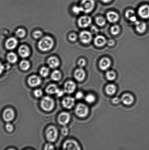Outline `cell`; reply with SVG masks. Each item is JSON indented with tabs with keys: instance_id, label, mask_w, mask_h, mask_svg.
<instances>
[{
	"instance_id": "f907efd6",
	"label": "cell",
	"mask_w": 149,
	"mask_h": 150,
	"mask_svg": "<svg viewBox=\"0 0 149 150\" xmlns=\"http://www.w3.org/2000/svg\"><path fill=\"white\" fill-rule=\"evenodd\" d=\"M92 31L93 32H97L98 31V29H97V28L95 27V26H93V27L92 28Z\"/></svg>"
},
{
	"instance_id": "bcb514c9",
	"label": "cell",
	"mask_w": 149,
	"mask_h": 150,
	"mask_svg": "<svg viewBox=\"0 0 149 150\" xmlns=\"http://www.w3.org/2000/svg\"><path fill=\"white\" fill-rule=\"evenodd\" d=\"M4 67L3 65L0 62V75H1L4 71Z\"/></svg>"
},
{
	"instance_id": "f35d334b",
	"label": "cell",
	"mask_w": 149,
	"mask_h": 150,
	"mask_svg": "<svg viewBox=\"0 0 149 150\" xmlns=\"http://www.w3.org/2000/svg\"><path fill=\"white\" fill-rule=\"evenodd\" d=\"M42 33L40 30H36L33 34L34 38L36 39H38L42 36Z\"/></svg>"
},
{
	"instance_id": "30bf717a",
	"label": "cell",
	"mask_w": 149,
	"mask_h": 150,
	"mask_svg": "<svg viewBox=\"0 0 149 150\" xmlns=\"http://www.w3.org/2000/svg\"><path fill=\"white\" fill-rule=\"evenodd\" d=\"M92 21L91 18L89 17V16H81L78 19V25L80 27L82 28H87L91 24Z\"/></svg>"
},
{
	"instance_id": "1f68e13d",
	"label": "cell",
	"mask_w": 149,
	"mask_h": 150,
	"mask_svg": "<svg viewBox=\"0 0 149 150\" xmlns=\"http://www.w3.org/2000/svg\"><path fill=\"white\" fill-rule=\"evenodd\" d=\"M49 73V69L46 67H43L41 68L39 73L42 77H45L47 76Z\"/></svg>"
},
{
	"instance_id": "e0dca14e",
	"label": "cell",
	"mask_w": 149,
	"mask_h": 150,
	"mask_svg": "<svg viewBox=\"0 0 149 150\" xmlns=\"http://www.w3.org/2000/svg\"><path fill=\"white\" fill-rule=\"evenodd\" d=\"M85 71L81 68L77 69L74 71V78L78 81H82L85 79Z\"/></svg>"
},
{
	"instance_id": "d590c367",
	"label": "cell",
	"mask_w": 149,
	"mask_h": 150,
	"mask_svg": "<svg viewBox=\"0 0 149 150\" xmlns=\"http://www.w3.org/2000/svg\"><path fill=\"white\" fill-rule=\"evenodd\" d=\"M34 94L35 97L37 98H39L41 97L43 95V92L40 89H37L34 91Z\"/></svg>"
},
{
	"instance_id": "d6a6232c",
	"label": "cell",
	"mask_w": 149,
	"mask_h": 150,
	"mask_svg": "<svg viewBox=\"0 0 149 150\" xmlns=\"http://www.w3.org/2000/svg\"><path fill=\"white\" fill-rule=\"evenodd\" d=\"M85 101L88 103L91 104L95 101L96 98L92 94H89L85 97Z\"/></svg>"
},
{
	"instance_id": "ac0fdd59",
	"label": "cell",
	"mask_w": 149,
	"mask_h": 150,
	"mask_svg": "<svg viewBox=\"0 0 149 150\" xmlns=\"http://www.w3.org/2000/svg\"><path fill=\"white\" fill-rule=\"evenodd\" d=\"M17 45V41L16 38H11L7 40L6 42V48L9 50L15 49Z\"/></svg>"
},
{
	"instance_id": "7dc6e473",
	"label": "cell",
	"mask_w": 149,
	"mask_h": 150,
	"mask_svg": "<svg viewBox=\"0 0 149 150\" xmlns=\"http://www.w3.org/2000/svg\"><path fill=\"white\" fill-rule=\"evenodd\" d=\"M129 20L131 22L134 23H135L137 21L136 17L135 16H133V17H131V18L129 19Z\"/></svg>"
},
{
	"instance_id": "8992f818",
	"label": "cell",
	"mask_w": 149,
	"mask_h": 150,
	"mask_svg": "<svg viewBox=\"0 0 149 150\" xmlns=\"http://www.w3.org/2000/svg\"><path fill=\"white\" fill-rule=\"evenodd\" d=\"M63 149L64 150H80L81 148L76 141L73 139H68L65 141L63 145Z\"/></svg>"
},
{
	"instance_id": "d6986e66",
	"label": "cell",
	"mask_w": 149,
	"mask_h": 150,
	"mask_svg": "<svg viewBox=\"0 0 149 150\" xmlns=\"http://www.w3.org/2000/svg\"><path fill=\"white\" fill-rule=\"evenodd\" d=\"M18 52L22 58H26L30 55V50L27 46L25 45H22L19 48Z\"/></svg>"
},
{
	"instance_id": "5bb4252c",
	"label": "cell",
	"mask_w": 149,
	"mask_h": 150,
	"mask_svg": "<svg viewBox=\"0 0 149 150\" xmlns=\"http://www.w3.org/2000/svg\"><path fill=\"white\" fill-rule=\"evenodd\" d=\"M41 82V79L39 76L33 75L30 76L28 80V83L30 86L34 87L38 86Z\"/></svg>"
},
{
	"instance_id": "277c9868",
	"label": "cell",
	"mask_w": 149,
	"mask_h": 150,
	"mask_svg": "<svg viewBox=\"0 0 149 150\" xmlns=\"http://www.w3.org/2000/svg\"><path fill=\"white\" fill-rule=\"evenodd\" d=\"M95 2L94 0H83L80 7L82 12L86 13L91 12L94 9Z\"/></svg>"
},
{
	"instance_id": "7402d4cb",
	"label": "cell",
	"mask_w": 149,
	"mask_h": 150,
	"mask_svg": "<svg viewBox=\"0 0 149 150\" xmlns=\"http://www.w3.org/2000/svg\"><path fill=\"white\" fill-rule=\"evenodd\" d=\"M135 23L136 29L139 33H143L146 31L147 28V25L144 22L137 21Z\"/></svg>"
},
{
	"instance_id": "d4e9b609",
	"label": "cell",
	"mask_w": 149,
	"mask_h": 150,
	"mask_svg": "<svg viewBox=\"0 0 149 150\" xmlns=\"http://www.w3.org/2000/svg\"><path fill=\"white\" fill-rule=\"evenodd\" d=\"M116 87L115 85L110 84L106 87V93L109 95H112L116 92Z\"/></svg>"
},
{
	"instance_id": "c3c4849f",
	"label": "cell",
	"mask_w": 149,
	"mask_h": 150,
	"mask_svg": "<svg viewBox=\"0 0 149 150\" xmlns=\"http://www.w3.org/2000/svg\"><path fill=\"white\" fill-rule=\"evenodd\" d=\"M112 101L114 104H118L119 102L120 99L118 98H113Z\"/></svg>"
},
{
	"instance_id": "5b68a950",
	"label": "cell",
	"mask_w": 149,
	"mask_h": 150,
	"mask_svg": "<svg viewBox=\"0 0 149 150\" xmlns=\"http://www.w3.org/2000/svg\"><path fill=\"white\" fill-rule=\"evenodd\" d=\"M89 112L88 107L85 104H79L77 105L75 109V113L78 117H85L87 115Z\"/></svg>"
},
{
	"instance_id": "603a6c76",
	"label": "cell",
	"mask_w": 149,
	"mask_h": 150,
	"mask_svg": "<svg viewBox=\"0 0 149 150\" xmlns=\"http://www.w3.org/2000/svg\"><path fill=\"white\" fill-rule=\"evenodd\" d=\"M48 64L50 68L55 69L59 66V60L57 57H52L48 59Z\"/></svg>"
},
{
	"instance_id": "b9f144b4",
	"label": "cell",
	"mask_w": 149,
	"mask_h": 150,
	"mask_svg": "<svg viewBox=\"0 0 149 150\" xmlns=\"http://www.w3.org/2000/svg\"><path fill=\"white\" fill-rule=\"evenodd\" d=\"M69 38L70 40L71 41V42H74V41L76 40L77 36L75 33H72L69 35Z\"/></svg>"
},
{
	"instance_id": "ee69618b",
	"label": "cell",
	"mask_w": 149,
	"mask_h": 150,
	"mask_svg": "<svg viewBox=\"0 0 149 150\" xmlns=\"http://www.w3.org/2000/svg\"><path fill=\"white\" fill-rule=\"evenodd\" d=\"M83 94L81 92H78L77 93L76 95V98L77 99H80L83 98Z\"/></svg>"
},
{
	"instance_id": "83f0119b",
	"label": "cell",
	"mask_w": 149,
	"mask_h": 150,
	"mask_svg": "<svg viewBox=\"0 0 149 150\" xmlns=\"http://www.w3.org/2000/svg\"><path fill=\"white\" fill-rule=\"evenodd\" d=\"M30 67V63L26 60H22L20 63V69L23 71H27Z\"/></svg>"
},
{
	"instance_id": "52a82bcc",
	"label": "cell",
	"mask_w": 149,
	"mask_h": 150,
	"mask_svg": "<svg viewBox=\"0 0 149 150\" xmlns=\"http://www.w3.org/2000/svg\"><path fill=\"white\" fill-rule=\"evenodd\" d=\"M15 114L14 110L11 108H7L4 110L2 114L3 120L9 122L14 120Z\"/></svg>"
},
{
	"instance_id": "7a4b0ae2",
	"label": "cell",
	"mask_w": 149,
	"mask_h": 150,
	"mask_svg": "<svg viewBox=\"0 0 149 150\" xmlns=\"http://www.w3.org/2000/svg\"><path fill=\"white\" fill-rule=\"evenodd\" d=\"M40 105L44 111L49 112L53 109L55 107V102L52 98L46 96L42 98Z\"/></svg>"
},
{
	"instance_id": "60d3db41",
	"label": "cell",
	"mask_w": 149,
	"mask_h": 150,
	"mask_svg": "<svg viewBox=\"0 0 149 150\" xmlns=\"http://www.w3.org/2000/svg\"><path fill=\"white\" fill-rule=\"evenodd\" d=\"M86 61L84 59H81L78 61V65L79 67L82 68L84 67L86 64Z\"/></svg>"
},
{
	"instance_id": "74e56055",
	"label": "cell",
	"mask_w": 149,
	"mask_h": 150,
	"mask_svg": "<svg viewBox=\"0 0 149 150\" xmlns=\"http://www.w3.org/2000/svg\"><path fill=\"white\" fill-rule=\"evenodd\" d=\"M72 11L74 14H79L80 12H82L81 7L80 6H75L73 7Z\"/></svg>"
},
{
	"instance_id": "2e32d148",
	"label": "cell",
	"mask_w": 149,
	"mask_h": 150,
	"mask_svg": "<svg viewBox=\"0 0 149 150\" xmlns=\"http://www.w3.org/2000/svg\"><path fill=\"white\" fill-rule=\"evenodd\" d=\"M121 100L125 105H129L134 103V97L131 94L126 93L122 96Z\"/></svg>"
},
{
	"instance_id": "7c38bea8",
	"label": "cell",
	"mask_w": 149,
	"mask_h": 150,
	"mask_svg": "<svg viewBox=\"0 0 149 150\" xmlns=\"http://www.w3.org/2000/svg\"><path fill=\"white\" fill-rule=\"evenodd\" d=\"M76 87L75 82L72 81H69L64 85V91L68 94L73 93L74 92Z\"/></svg>"
},
{
	"instance_id": "f6af8a7d",
	"label": "cell",
	"mask_w": 149,
	"mask_h": 150,
	"mask_svg": "<svg viewBox=\"0 0 149 150\" xmlns=\"http://www.w3.org/2000/svg\"><path fill=\"white\" fill-rule=\"evenodd\" d=\"M64 92H65V91L59 89L58 92L57 93V95L58 97L62 96L64 95Z\"/></svg>"
},
{
	"instance_id": "7bdbcfd3",
	"label": "cell",
	"mask_w": 149,
	"mask_h": 150,
	"mask_svg": "<svg viewBox=\"0 0 149 150\" xmlns=\"http://www.w3.org/2000/svg\"><path fill=\"white\" fill-rule=\"evenodd\" d=\"M45 150H54L55 149V147L53 145L50 143H48L45 145L44 148Z\"/></svg>"
},
{
	"instance_id": "836d02e7",
	"label": "cell",
	"mask_w": 149,
	"mask_h": 150,
	"mask_svg": "<svg viewBox=\"0 0 149 150\" xmlns=\"http://www.w3.org/2000/svg\"><path fill=\"white\" fill-rule=\"evenodd\" d=\"M16 35L19 38H23L25 36L26 32L24 29L20 28L17 29L16 32Z\"/></svg>"
},
{
	"instance_id": "44dd1931",
	"label": "cell",
	"mask_w": 149,
	"mask_h": 150,
	"mask_svg": "<svg viewBox=\"0 0 149 150\" xmlns=\"http://www.w3.org/2000/svg\"><path fill=\"white\" fill-rule=\"evenodd\" d=\"M106 42V38L101 35H98L96 36L94 40L95 45L99 47L104 46Z\"/></svg>"
},
{
	"instance_id": "4dcf8cb0",
	"label": "cell",
	"mask_w": 149,
	"mask_h": 150,
	"mask_svg": "<svg viewBox=\"0 0 149 150\" xmlns=\"http://www.w3.org/2000/svg\"><path fill=\"white\" fill-rule=\"evenodd\" d=\"M120 28L118 25H115L112 26L111 28V33L114 35H116L119 33Z\"/></svg>"
},
{
	"instance_id": "ffe728a7",
	"label": "cell",
	"mask_w": 149,
	"mask_h": 150,
	"mask_svg": "<svg viewBox=\"0 0 149 150\" xmlns=\"http://www.w3.org/2000/svg\"><path fill=\"white\" fill-rule=\"evenodd\" d=\"M106 18L111 23H115L119 19V16L117 13L114 11H109L106 14Z\"/></svg>"
},
{
	"instance_id": "8d00e7d4",
	"label": "cell",
	"mask_w": 149,
	"mask_h": 150,
	"mask_svg": "<svg viewBox=\"0 0 149 150\" xmlns=\"http://www.w3.org/2000/svg\"><path fill=\"white\" fill-rule=\"evenodd\" d=\"M5 128L7 131L9 133L12 132L14 129L13 125L10 123H8L6 124Z\"/></svg>"
},
{
	"instance_id": "cb8c5ba5",
	"label": "cell",
	"mask_w": 149,
	"mask_h": 150,
	"mask_svg": "<svg viewBox=\"0 0 149 150\" xmlns=\"http://www.w3.org/2000/svg\"><path fill=\"white\" fill-rule=\"evenodd\" d=\"M57 85L55 84H52L49 85L46 89V92L49 95H53V94H57L58 91L59 90Z\"/></svg>"
},
{
	"instance_id": "e575fe53",
	"label": "cell",
	"mask_w": 149,
	"mask_h": 150,
	"mask_svg": "<svg viewBox=\"0 0 149 150\" xmlns=\"http://www.w3.org/2000/svg\"><path fill=\"white\" fill-rule=\"evenodd\" d=\"M135 16V13L134 10L129 9L127 10L125 13V16L129 20L130 18Z\"/></svg>"
},
{
	"instance_id": "8fae6325",
	"label": "cell",
	"mask_w": 149,
	"mask_h": 150,
	"mask_svg": "<svg viewBox=\"0 0 149 150\" xmlns=\"http://www.w3.org/2000/svg\"><path fill=\"white\" fill-rule=\"evenodd\" d=\"M75 100L74 98L71 97H66L63 98L62 104L64 108L70 109L73 107L75 104Z\"/></svg>"
},
{
	"instance_id": "9a60e30c",
	"label": "cell",
	"mask_w": 149,
	"mask_h": 150,
	"mask_svg": "<svg viewBox=\"0 0 149 150\" xmlns=\"http://www.w3.org/2000/svg\"><path fill=\"white\" fill-rule=\"evenodd\" d=\"M111 62L110 59L107 57L102 58L99 62V67L101 69L106 70L110 67Z\"/></svg>"
},
{
	"instance_id": "ba28073f",
	"label": "cell",
	"mask_w": 149,
	"mask_h": 150,
	"mask_svg": "<svg viewBox=\"0 0 149 150\" xmlns=\"http://www.w3.org/2000/svg\"><path fill=\"white\" fill-rule=\"evenodd\" d=\"M71 120V115L68 112H63L60 114L58 117V122L60 125L62 126L66 125Z\"/></svg>"
},
{
	"instance_id": "f546056e",
	"label": "cell",
	"mask_w": 149,
	"mask_h": 150,
	"mask_svg": "<svg viewBox=\"0 0 149 150\" xmlns=\"http://www.w3.org/2000/svg\"><path fill=\"white\" fill-rule=\"evenodd\" d=\"M96 22L98 25L103 26L106 24V20L104 17L100 16V17H98L96 18Z\"/></svg>"
},
{
	"instance_id": "9c48e42d",
	"label": "cell",
	"mask_w": 149,
	"mask_h": 150,
	"mask_svg": "<svg viewBox=\"0 0 149 150\" xmlns=\"http://www.w3.org/2000/svg\"><path fill=\"white\" fill-rule=\"evenodd\" d=\"M80 40L83 43L88 44L91 42L92 39V35L90 32L87 31H83L80 34Z\"/></svg>"
},
{
	"instance_id": "4fadbf2b",
	"label": "cell",
	"mask_w": 149,
	"mask_h": 150,
	"mask_svg": "<svg viewBox=\"0 0 149 150\" xmlns=\"http://www.w3.org/2000/svg\"><path fill=\"white\" fill-rule=\"evenodd\" d=\"M138 14L141 17L144 19L149 18V6L144 5L141 6L138 9Z\"/></svg>"
},
{
	"instance_id": "ab89813d",
	"label": "cell",
	"mask_w": 149,
	"mask_h": 150,
	"mask_svg": "<svg viewBox=\"0 0 149 150\" xmlns=\"http://www.w3.org/2000/svg\"><path fill=\"white\" fill-rule=\"evenodd\" d=\"M61 133L64 136H66L69 133V129L66 126H64L61 130Z\"/></svg>"
},
{
	"instance_id": "681fc988",
	"label": "cell",
	"mask_w": 149,
	"mask_h": 150,
	"mask_svg": "<svg viewBox=\"0 0 149 150\" xmlns=\"http://www.w3.org/2000/svg\"><path fill=\"white\" fill-rule=\"evenodd\" d=\"M108 45L110 46H112V45H114L115 42L114 41L112 40H110L108 42Z\"/></svg>"
},
{
	"instance_id": "6da1fadb",
	"label": "cell",
	"mask_w": 149,
	"mask_h": 150,
	"mask_svg": "<svg viewBox=\"0 0 149 150\" xmlns=\"http://www.w3.org/2000/svg\"><path fill=\"white\" fill-rule=\"evenodd\" d=\"M54 44L53 39L49 36H45L41 40L38 44V47L41 51H47L52 49Z\"/></svg>"
},
{
	"instance_id": "f1b7e54d",
	"label": "cell",
	"mask_w": 149,
	"mask_h": 150,
	"mask_svg": "<svg viewBox=\"0 0 149 150\" xmlns=\"http://www.w3.org/2000/svg\"><path fill=\"white\" fill-rule=\"evenodd\" d=\"M106 76L108 80L110 81L114 80L116 77V73L113 71H107L106 73Z\"/></svg>"
},
{
	"instance_id": "484cf974",
	"label": "cell",
	"mask_w": 149,
	"mask_h": 150,
	"mask_svg": "<svg viewBox=\"0 0 149 150\" xmlns=\"http://www.w3.org/2000/svg\"><path fill=\"white\" fill-rule=\"evenodd\" d=\"M51 77L53 81H58L61 79L62 74L59 70H55L52 73Z\"/></svg>"
},
{
	"instance_id": "4316f807",
	"label": "cell",
	"mask_w": 149,
	"mask_h": 150,
	"mask_svg": "<svg viewBox=\"0 0 149 150\" xmlns=\"http://www.w3.org/2000/svg\"><path fill=\"white\" fill-rule=\"evenodd\" d=\"M7 59L9 62L14 64L17 61V57L14 53L10 52L7 55Z\"/></svg>"
},
{
	"instance_id": "3957f363",
	"label": "cell",
	"mask_w": 149,
	"mask_h": 150,
	"mask_svg": "<svg viewBox=\"0 0 149 150\" xmlns=\"http://www.w3.org/2000/svg\"><path fill=\"white\" fill-rule=\"evenodd\" d=\"M46 139L49 142H55L58 138L57 129L55 126H49L46 130Z\"/></svg>"
},
{
	"instance_id": "816d5d0a",
	"label": "cell",
	"mask_w": 149,
	"mask_h": 150,
	"mask_svg": "<svg viewBox=\"0 0 149 150\" xmlns=\"http://www.w3.org/2000/svg\"><path fill=\"white\" fill-rule=\"evenodd\" d=\"M101 1L104 3H108L111 2L112 0H101Z\"/></svg>"
}]
</instances>
